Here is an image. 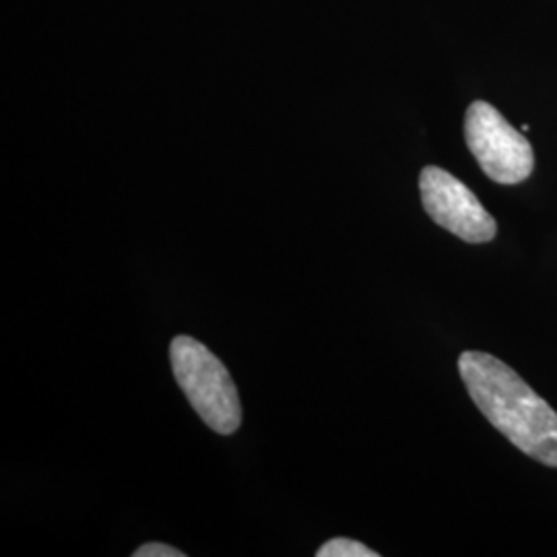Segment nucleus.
I'll list each match as a JSON object with an SVG mask.
<instances>
[{
	"label": "nucleus",
	"instance_id": "f257e3e1",
	"mask_svg": "<svg viewBox=\"0 0 557 557\" xmlns=\"http://www.w3.org/2000/svg\"><path fill=\"white\" fill-rule=\"evenodd\" d=\"M458 372L479 411L518 450L547 467H557V413L547 400L498 358L465 351Z\"/></svg>",
	"mask_w": 557,
	"mask_h": 557
},
{
	"label": "nucleus",
	"instance_id": "39448f33",
	"mask_svg": "<svg viewBox=\"0 0 557 557\" xmlns=\"http://www.w3.org/2000/svg\"><path fill=\"white\" fill-rule=\"evenodd\" d=\"M319 557H379L376 552L366 547L363 543L354 539L337 537L326 541L319 552Z\"/></svg>",
	"mask_w": 557,
	"mask_h": 557
},
{
	"label": "nucleus",
	"instance_id": "f03ea898",
	"mask_svg": "<svg viewBox=\"0 0 557 557\" xmlns=\"http://www.w3.org/2000/svg\"><path fill=\"white\" fill-rule=\"evenodd\" d=\"M170 359L180 388L199 418L218 434H234L242 425V405L227 368L197 338L186 335L172 341Z\"/></svg>",
	"mask_w": 557,
	"mask_h": 557
},
{
	"label": "nucleus",
	"instance_id": "20e7f679",
	"mask_svg": "<svg viewBox=\"0 0 557 557\" xmlns=\"http://www.w3.org/2000/svg\"><path fill=\"white\" fill-rule=\"evenodd\" d=\"M419 190L425 213L446 232L469 244L496 238V220L483 209L473 190L446 170L436 165L423 168Z\"/></svg>",
	"mask_w": 557,
	"mask_h": 557
},
{
	"label": "nucleus",
	"instance_id": "7ed1b4c3",
	"mask_svg": "<svg viewBox=\"0 0 557 557\" xmlns=\"http://www.w3.org/2000/svg\"><path fill=\"white\" fill-rule=\"evenodd\" d=\"M465 139L483 174L498 184L524 182L535 168L531 143L487 101L469 106Z\"/></svg>",
	"mask_w": 557,
	"mask_h": 557
},
{
	"label": "nucleus",
	"instance_id": "423d86ee",
	"mask_svg": "<svg viewBox=\"0 0 557 557\" xmlns=\"http://www.w3.org/2000/svg\"><path fill=\"white\" fill-rule=\"evenodd\" d=\"M135 557H184L182 552L165 543H145L133 554Z\"/></svg>",
	"mask_w": 557,
	"mask_h": 557
}]
</instances>
